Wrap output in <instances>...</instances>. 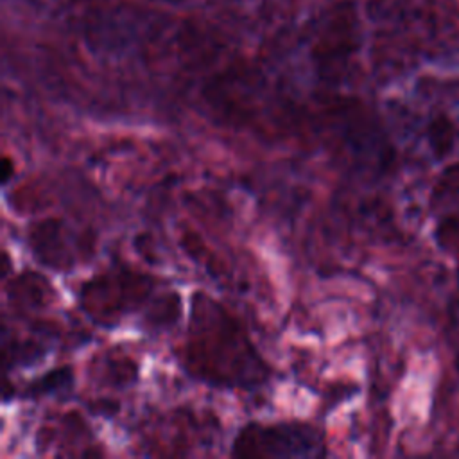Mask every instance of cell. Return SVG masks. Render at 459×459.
Masks as SVG:
<instances>
[{"instance_id": "1", "label": "cell", "mask_w": 459, "mask_h": 459, "mask_svg": "<svg viewBox=\"0 0 459 459\" xmlns=\"http://www.w3.org/2000/svg\"><path fill=\"white\" fill-rule=\"evenodd\" d=\"M186 344L188 366L213 384H255L264 364L244 328L215 301L195 296Z\"/></svg>"}, {"instance_id": "2", "label": "cell", "mask_w": 459, "mask_h": 459, "mask_svg": "<svg viewBox=\"0 0 459 459\" xmlns=\"http://www.w3.org/2000/svg\"><path fill=\"white\" fill-rule=\"evenodd\" d=\"M321 446L317 434L303 425H253L242 429L235 455H312Z\"/></svg>"}]
</instances>
